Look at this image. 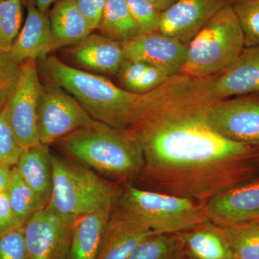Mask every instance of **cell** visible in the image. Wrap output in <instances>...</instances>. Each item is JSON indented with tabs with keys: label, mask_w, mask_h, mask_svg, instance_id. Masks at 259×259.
<instances>
[{
	"label": "cell",
	"mask_w": 259,
	"mask_h": 259,
	"mask_svg": "<svg viewBox=\"0 0 259 259\" xmlns=\"http://www.w3.org/2000/svg\"><path fill=\"white\" fill-rule=\"evenodd\" d=\"M214 76L182 73L140 95L128 127L142 147L146 189L204 204L259 173V147L224 139L208 115Z\"/></svg>",
	"instance_id": "cell-1"
},
{
	"label": "cell",
	"mask_w": 259,
	"mask_h": 259,
	"mask_svg": "<svg viewBox=\"0 0 259 259\" xmlns=\"http://www.w3.org/2000/svg\"><path fill=\"white\" fill-rule=\"evenodd\" d=\"M48 82L64 89L79 102L94 120L126 130L139 95L129 93L102 75L65 64L56 56L42 61Z\"/></svg>",
	"instance_id": "cell-2"
},
{
	"label": "cell",
	"mask_w": 259,
	"mask_h": 259,
	"mask_svg": "<svg viewBox=\"0 0 259 259\" xmlns=\"http://www.w3.org/2000/svg\"><path fill=\"white\" fill-rule=\"evenodd\" d=\"M59 141L71 157L115 180L139 177L144 168L142 147L127 130L96 121Z\"/></svg>",
	"instance_id": "cell-3"
},
{
	"label": "cell",
	"mask_w": 259,
	"mask_h": 259,
	"mask_svg": "<svg viewBox=\"0 0 259 259\" xmlns=\"http://www.w3.org/2000/svg\"><path fill=\"white\" fill-rule=\"evenodd\" d=\"M51 159L53 190L48 206L56 213L74 222L84 214L115 205L120 196L115 184L85 165L51 154Z\"/></svg>",
	"instance_id": "cell-4"
},
{
	"label": "cell",
	"mask_w": 259,
	"mask_h": 259,
	"mask_svg": "<svg viewBox=\"0 0 259 259\" xmlns=\"http://www.w3.org/2000/svg\"><path fill=\"white\" fill-rule=\"evenodd\" d=\"M187 46L182 74L206 78L231 67L245 47L244 34L231 5L214 15Z\"/></svg>",
	"instance_id": "cell-5"
},
{
	"label": "cell",
	"mask_w": 259,
	"mask_h": 259,
	"mask_svg": "<svg viewBox=\"0 0 259 259\" xmlns=\"http://www.w3.org/2000/svg\"><path fill=\"white\" fill-rule=\"evenodd\" d=\"M119 205L137 214L156 234H175L209 222L203 204L127 184Z\"/></svg>",
	"instance_id": "cell-6"
},
{
	"label": "cell",
	"mask_w": 259,
	"mask_h": 259,
	"mask_svg": "<svg viewBox=\"0 0 259 259\" xmlns=\"http://www.w3.org/2000/svg\"><path fill=\"white\" fill-rule=\"evenodd\" d=\"M95 122L64 89L50 82L42 84L37 112L40 144L48 146Z\"/></svg>",
	"instance_id": "cell-7"
},
{
	"label": "cell",
	"mask_w": 259,
	"mask_h": 259,
	"mask_svg": "<svg viewBox=\"0 0 259 259\" xmlns=\"http://www.w3.org/2000/svg\"><path fill=\"white\" fill-rule=\"evenodd\" d=\"M41 87L36 61L22 63L18 84L5 107L15 139L24 150L42 145L37 127V105Z\"/></svg>",
	"instance_id": "cell-8"
},
{
	"label": "cell",
	"mask_w": 259,
	"mask_h": 259,
	"mask_svg": "<svg viewBox=\"0 0 259 259\" xmlns=\"http://www.w3.org/2000/svg\"><path fill=\"white\" fill-rule=\"evenodd\" d=\"M208 122L224 139L259 147V93L215 100Z\"/></svg>",
	"instance_id": "cell-9"
},
{
	"label": "cell",
	"mask_w": 259,
	"mask_h": 259,
	"mask_svg": "<svg viewBox=\"0 0 259 259\" xmlns=\"http://www.w3.org/2000/svg\"><path fill=\"white\" fill-rule=\"evenodd\" d=\"M73 224L48 205L34 213L24 225L27 258H68Z\"/></svg>",
	"instance_id": "cell-10"
},
{
	"label": "cell",
	"mask_w": 259,
	"mask_h": 259,
	"mask_svg": "<svg viewBox=\"0 0 259 259\" xmlns=\"http://www.w3.org/2000/svg\"><path fill=\"white\" fill-rule=\"evenodd\" d=\"M122 44L125 59L151 65L169 77L180 74L185 64L187 44L158 31L141 34Z\"/></svg>",
	"instance_id": "cell-11"
},
{
	"label": "cell",
	"mask_w": 259,
	"mask_h": 259,
	"mask_svg": "<svg viewBox=\"0 0 259 259\" xmlns=\"http://www.w3.org/2000/svg\"><path fill=\"white\" fill-rule=\"evenodd\" d=\"M115 207L107 222L97 259H127L143 242L156 234L133 211L119 204Z\"/></svg>",
	"instance_id": "cell-12"
},
{
	"label": "cell",
	"mask_w": 259,
	"mask_h": 259,
	"mask_svg": "<svg viewBox=\"0 0 259 259\" xmlns=\"http://www.w3.org/2000/svg\"><path fill=\"white\" fill-rule=\"evenodd\" d=\"M231 0H177L162 13L158 32L187 44Z\"/></svg>",
	"instance_id": "cell-13"
},
{
	"label": "cell",
	"mask_w": 259,
	"mask_h": 259,
	"mask_svg": "<svg viewBox=\"0 0 259 259\" xmlns=\"http://www.w3.org/2000/svg\"><path fill=\"white\" fill-rule=\"evenodd\" d=\"M209 222L232 226L259 221V180L234 187L203 204Z\"/></svg>",
	"instance_id": "cell-14"
},
{
	"label": "cell",
	"mask_w": 259,
	"mask_h": 259,
	"mask_svg": "<svg viewBox=\"0 0 259 259\" xmlns=\"http://www.w3.org/2000/svg\"><path fill=\"white\" fill-rule=\"evenodd\" d=\"M214 100L259 93V44L245 47L238 59L211 83Z\"/></svg>",
	"instance_id": "cell-15"
},
{
	"label": "cell",
	"mask_w": 259,
	"mask_h": 259,
	"mask_svg": "<svg viewBox=\"0 0 259 259\" xmlns=\"http://www.w3.org/2000/svg\"><path fill=\"white\" fill-rule=\"evenodd\" d=\"M27 5L25 23L8 54L19 64L28 60H45L54 51L49 15L40 11L32 0Z\"/></svg>",
	"instance_id": "cell-16"
},
{
	"label": "cell",
	"mask_w": 259,
	"mask_h": 259,
	"mask_svg": "<svg viewBox=\"0 0 259 259\" xmlns=\"http://www.w3.org/2000/svg\"><path fill=\"white\" fill-rule=\"evenodd\" d=\"M69 56L81 67L101 73L116 75L125 60L122 42L92 32L86 38L69 49Z\"/></svg>",
	"instance_id": "cell-17"
},
{
	"label": "cell",
	"mask_w": 259,
	"mask_h": 259,
	"mask_svg": "<svg viewBox=\"0 0 259 259\" xmlns=\"http://www.w3.org/2000/svg\"><path fill=\"white\" fill-rule=\"evenodd\" d=\"M115 206L98 209L75 220L68 259H97L105 228Z\"/></svg>",
	"instance_id": "cell-18"
},
{
	"label": "cell",
	"mask_w": 259,
	"mask_h": 259,
	"mask_svg": "<svg viewBox=\"0 0 259 259\" xmlns=\"http://www.w3.org/2000/svg\"><path fill=\"white\" fill-rule=\"evenodd\" d=\"M53 49L71 47L93 32L74 0H59L49 15Z\"/></svg>",
	"instance_id": "cell-19"
},
{
	"label": "cell",
	"mask_w": 259,
	"mask_h": 259,
	"mask_svg": "<svg viewBox=\"0 0 259 259\" xmlns=\"http://www.w3.org/2000/svg\"><path fill=\"white\" fill-rule=\"evenodd\" d=\"M15 167L42 205L47 207L53 190L52 163L47 146L41 145L24 150Z\"/></svg>",
	"instance_id": "cell-20"
},
{
	"label": "cell",
	"mask_w": 259,
	"mask_h": 259,
	"mask_svg": "<svg viewBox=\"0 0 259 259\" xmlns=\"http://www.w3.org/2000/svg\"><path fill=\"white\" fill-rule=\"evenodd\" d=\"M177 234L188 259H233L226 238L214 223H203Z\"/></svg>",
	"instance_id": "cell-21"
},
{
	"label": "cell",
	"mask_w": 259,
	"mask_h": 259,
	"mask_svg": "<svg viewBox=\"0 0 259 259\" xmlns=\"http://www.w3.org/2000/svg\"><path fill=\"white\" fill-rule=\"evenodd\" d=\"M97 29L102 35L120 42L128 41L141 34L127 0H107Z\"/></svg>",
	"instance_id": "cell-22"
},
{
	"label": "cell",
	"mask_w": 259,
	"mask_h": 259,
	"mask_svg": "<svg viewBox=\"0 0 259 259\" xmlns=\"http://www.w3.org/2000/svg\"><path fill=\"white\" fill-rule=\"evenodd\" d=\"M121 88L136 95L152 91L169 78L161 69L138 61L125 59L116 74Z\"/></svg>",
	"instance_id": "cell-23"
},
{
	"label": "cell",
	"mask_w": 259,
	"mask_h": 259,
	"mask_svg": "<svg viewBox=\"0 0 259 259\" xmlns=\"http://www.w3.org/2000/svg\"><path fill=\"white\" fill-rule=\"evenodd\" d=\"M217 226L229 244L233 259H259V221Z\"/></svg>",
	"instance_id": "cell-24"
},
{
	"label": "cell",
	"mask_w": 259,
	"mask_h": 259,
	"mask_svg": "<svg viewBox=\"0 0 259 259\" xmlns=\"http://www.w3.org/2000/svg\"><path fill=\"white\" fill-rule=\"evenodd\" d=\"M127 259H188L180 236L154 234L134 250Z\"/></svg>",
	"instance_id": "cell-25"
},
{
	"label": "cell",
	"mask_w": 259,
	"mask_h": 259,
	"mask_svg": "<svg viewBox=\"0 0 259 259\" xmlns=\"http://www.w3.org/2000/svg\"><path fill=\"white\" fill-rule=\"evenodd\" d=\"M10 205L20 224L24 225L34 213L44 208L33 191L19 175L16 167H13L8 190Z\"/></svg>",
	"instance_id": "cell-26"
},
{
	"label": "cell",
	"mask_w": 259,
	"mask_h": 259,
	"mask_svg": "<svg viewBox=\"0 0 259 259\" xmlns=\"http://www.w3.org/2000/svg\"><path fill=\"white\" fill-rule=\"evenodd\" d=\"M22 21L21 0L0 1V52L9 54L21 30Z\"/></svg>",
	"instance_id": "cell-27"
},
{
	"label": "cell",
	"mask_w": 259,
	"mask_h": 259,
	"mask_svg": "<svg viewBox=\"0 0 259 259\" xmlns=\"http://www.w3.org/2000/svg\"><path fill=\"white\" fill-rule=\"evenodd\" d=\"M231 6L244 34L245 47L259 44V0H231Z\"/></svg>",
	"instance_id": "cell-28"
},
{
	"label": "cell",
	"mask_w": 259,
	"mask_h": 259,
	"mask_svg": "<svg viewBox=\"0 0 259 259\" xmlns=\"http://www.w3.org/2000/svg\"><path fill=\"white\" fill-rule=\"evenodd\" d=\"M130 11L141 34L158 32L162 12L146 0H127Z\"/></svg>",
	"instance_id": "cell-29"
},
{
	"label": "cell",
	"mask_w": 259,
	"mask_h": 259,
	"mask_svg": "<svg viewBox=\"0 0 259 259\" xmlns=\"http://www.w3.org/2000/svg\"><path fill=\"white\" fill-rule=\"evenodd\" d=\"M23 151L10 127L5 107L0 111V163L16 166Z\"/></svg>",
	"instance_id": "cell-30"
},
{
	"label": "cell",
	"mask_w": 259,
	"mask_h": 259,
	"mask_svg": "<svg viewBox=\"0 0 259 259\" xmlns=\"http://www.w3.org/2000/svg\"><path fill=\"white\" fill-rule=\"evenodd\" d=\"M20 64L0 52V111L13 96L20 76Z\"/></svg>",
	"instance_id": "cell-31"
},
{
	"label": "cell",
	"mask_w": 259,
	"mask_h": 259,
	"mask_svg": "<svg viewBox=\"0 0 259 259\" xmlns=\"http://www.w3.org/2000/svg\"><path fill=\"white\" fill-rule=\"evenodd\" d=\"M0 259H28L24 226L0 234Z\"/></svg>",
	"instance_id": "cell-32"
},
{
	"label": "cell",
	"mask_w": 259,
	"mask_h": 259,
	"mask_svg": "<svg viewBox=\"0 0 259 259\" xmlns=\"http://www.w3.org/2000/svg\"><path fill=\"white\" fill-rule=\"evenodd\" d=\"M20 226H23L19 222L12 209L8 192L7 191L1 192L0 193V234Z\"/></svg>",
	"instance_id": "cell-33"
},
{
	"label": "cell",
	"mask_w": 259,
	"mask_h": 259,
	"mask_svg": "<svg viewBox=\"0 0 259 259\" xmlns=\"http://www.w3.org/2000/svg\"><path fill=\"white\" fill-rule=\"evenodd\" d=\"M74 1L80 13L88 20L93 30L97 29L101 20L102 13L101 10L99 9L95 1L94 0H74Z\"/></svg>",
	"instance_id": "cell-34"
},
{
	"label": "cell",
	"mask_w": 259,
	"mask_h": 259,
	"mask_svg": "<svg viewBox=\"0 0 259 259\" xmlns=\"http://www.w3.org/2000/svg\"><path fill=\"white\" fill-rule=\"evenodd\" d=\"M12 170L13 166L0 163V193L8 190L11 178Z\"/></svg>",
	"instance_id": "cell-35"
},
{
	"label": "cell",
	"mask_w": 259,
	"mask_h": 259,
	"mask_svg": "<svg viewBox=\"0 0 259 259\" xmlns=\"http://www.w3.org/2000/svg\"><path fill=\"white\" fill-rule=\"evenodd\" d=\"M148 3L153 5L155 8L163 13V11L168 9V8L175 4L177 0H146Z\"/></svg>",
	"instance_id": "cell-36"
},
{
	"label": "cell",
	"mask_w": 259,
	"mask_h": 259,
	"mask_svg": "<svg viewBox=\"0 0 259 259\" xmlns=\"http://www.w3.org/2000/svg\"><path fill=\"white\" fill-rule=\"evenodd\" d=\"M35 5L42 13H47L51 5L55 4L59 0H34Z\"/></svg>",
	"instance_id": "cell-37"
},
{
	"label": "cell",
	"mask_w": 259,
	"mask_h": 259,
	"mask_svg": "<svg viewBox=\"0 0 259 259\" xmlns=\"http://www.w3.org/2000/svg\"><path fill=\"white\" fill-rule=\"evenodd\" d=\"M94 1L96 3L99 9L101 10L102 13V12H103L104 8H105V4H106L107 0H94Z\"/></svg>",
	"instance_id": "cell-38"
},
{
	"label": "cell",
	"mask_w": 259,
	"mask_h": 259,
	"mask_svg": "<svg viewBox=\"0 0 259 259\" xmlns=\"http://www.w3.org/2000/svg\"><path fill=\"white\" fill-rule=\"evenodd\" d=\"M0 1H1V0H0Z\"/></svg>",
	"instance_id": "cell-39"
}]
</instances>
